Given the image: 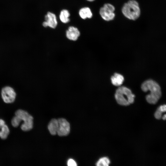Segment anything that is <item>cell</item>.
<instances>
[{
    "label": "cell",
    "mask_w": 166,
    "mask_h": 166,
    "mask_svg": "<svg viewBox=\"0 0 166 166\" xmlns=\"http://www.w3.org/2000/svg\"><path fill=\"white\" fill-rule=\"evenodd\" d=\"M1 95L2 98L5 102L10 103L14 101L16 94L12 88L9 86H6L2 89Z\"/></svg>",
    "instance_id": "cell-6"
},
{
    "label": "cell",
    "mask_w": 166,
    "mask_h": 166,
    "mask_svg": "<svg viewBox=\"0 0 166 166\" xmlns=\"http://www.w3.org/2000/svg\"><path fill=\"white\" fill-rule=\"evenodd\" d=\"M5 124L4 121L2 119H0V132L1 130L2 126Z\"/></svg>",
    "instance_id": "cell-18"
},
{
    "label": "cell",
    "mask_w": 166,
    "mask_h": 166,
    "mask_svg": "<svg viewBox=\"0 0 166 166\" xmlns=\"http://www.w3.org/2000/svg\"><path fill=\"white\" fill-rule=\"evenodd\" d=\"M79 15L83 19L91 18L93 16V13L89 8L87 7L81 8L79 11Z\"/></svg>",
    "instance_id": "cell-11"
},
{
    "label": "cell",
    "mask_w": 166,
    "mask_h": 166,
    "mask_svg": "<svg viewBox=\"0 0 166 166\" xmlns=\"http://www.w3.org/2000/svg\"><path fill=\"white\" fill-rule=\"evenodd\" d=\"M14 117L19 124L22 121H23L21 126L23 131H28L32 128L33 118L26 111L22 109L17 110L15 113Z\"/></svg>",
    "instance_id": "cell-4"
},
{
    "label": "cell",
    "mask_w": 166,
    "mask_h": 166,
    "mask_svg": "<svg viewBox=\"0 0 166 166\" xmlns=\"http://www.w3.org/2000/svg\"><path fill=\"white\" fill-rule=\"evenodd\" d=\"M121 11L126 18L132 20L137 19L140 14L139 3L135 0H129L125 3L122 6Z\"/></svg>",
    "instance_id": "cell-2"
},
{
    "label": "cell",
    "mask_w": 166,
    "mask_h": 166,
    "mask_svg": "<svg viewBox=\"0 0 166 166\" xmlns=\"http://www.w3.org/2000/svg\"><path fill=\"white\" fill-rule=\"evenodd\" d=\"M44 18L45 21L42 24L43 27H49L52 29H55L57 25V21L54 14L49 11L45 15Z\"/></svg>",
    "instance_id": "cell-7"
},
{
    "label": "cell",
    "mask_w": 166,
    "mask_h": 166,
    "mask_svg": "<svg viewBox=\"0 0 166 166\" xmlns=\"http://www.w3.org/2000/svg\"><path fill=\"white\" fill-rule=\"evenodd\" d=\"M141 88L144 92L150 91V93L146 97L147 101L150 104H156L161 97L160 87L156 82L153 80L149 79L144 81L141 85Z\"/></svg>",
    "instance_id": "cell-1"
},
{
    "label": "cell",
    "mask_w": 166,
    "mask_h": 166,
    "mask_svg": "<svg viewBox=\"0 0 166 166\" xmlns=\"http://www.w3.org/2000/svg\"><path fill=\"white\" fill-rule=\"evenodd\" d=\"M164 112L166 113V105H161L157 108L154 114L155 117L157 119H161V114ZM161 118L164 120H166V113L162 116Z\"/></svg>",
    "instance_id": "cell-13"
},
{
    "label": "cell",
    "mask_w": 166,
    "mask_h": 166,
    "mask_svg": "<svg viewBox=\"0 0 166 166\" xmlns=\"http://www.w3.org/2000/svg\"><path fill=\"white\" fill-rule=\"evenodd\" d=\"M86 0L89 2H91L94 1L95 0Z\"/></svg>",
    "instance_id": "cell-19"
},
{
    "label": "cell",
    "mask_w": 166,
    "mask_h": 166,
    "mask_svg": "<svg viewBox=\"0 0 166 166\" xmlns=\"http://www.w3.org/2000/svg\"><path fill=\"white\" fill-rule=\"evenodd\" d=\"M10 130L7 126L5 124L0 132V137L2 139H5L9 134Z\"/></svg>",
    "instance_id": "cell-15"
},
{
    "label": "cell",
    "mask_w": 166,
    "mask_h": 166,
    "mask_svg": "<svg viewBox=\"0 0 166 166\" xmlns=\"http://www.w3.org/2000/svg\"><path fill=\"white\" fill-rule=\"evenodd\" d=\"M80 34V32L78 29L72 26H69L65 33L66 38L69 40L73 41H77Z\"/></svg>",
    "instance_id": "cell-9"
},
{
    "label": "cell",
    "mask_w": 166,
    "mask_h": 166,
    "mask_svg": "<svg viewBox=\"0 0 166 166\" xmlns=\"http://www.w3.org/2000/svg\"><path fill=\"white\" fill-rule=\"evenodd\" d=\"M111 79L112 84L116 86L121 85L124 81L123 76L117 73H115L114 75L111 77Z\"/></svg>",
    "instance_id": "cell-12"
},
{
    "label": "cell",
    "mask_w": 166,
    "mask_h": 166,
    "mask_svg": "<svg viewBox=\"0 0 166 166\" xmlns=\"http://www.w3.org/2000/svg\"><path fill=\"white\" fill-rule=\"evenodd\" d=\"M48 129L52 135L57 134L59 128V123L58 119H53L50 121L48 126Z\"/></svg>",
    "instance_id": "cell-10"
},
{
    "label": "cell",
    "mask_w": 166,
    "mask_h": 166,
    "mask_svg": "<svg viewBox=\"0 0 166 166\" xmlns=\"http://www.w3.org/2000/svg\"><path fill=\"white\" fill-rule=\"evenodd\" d=\"M59 128L57 134L60 136H66L69 133L70 125L65 119L60 118L58 119Z\"/></svg>",
    "instance_id": "cell-8"
},
{
    "label": "cell",
    "mask_w": 166,
    "mask_h": 166,
    "mask_svg": "<svg viewBox=\"0 0 166 166\" xmlns=\"http://www.w3.org/2000/svg\"><path fill=\"white\" fill-rule=\"evenodd\" d=\"M114 6L110 3H105L99 10V14L101 17L105 21H109L113 20L115 14Z\"/></svg>",
    "instance_id": "cell-5"
},
{
    "label": "cell",
    "mask_w": 166,
    "mask_h": 166,
    "mask_svg": "<svg viewBox=\"0 0 166 166\" xmlns=\"http://www.w3.org/2000/svg\"><path fill=\"white\" fill-rule=\"evenodd\" d=\"M67 164L69 166H76L77 164L75 161L73 159H69L68 161Z\"/></svg>",
    "instance_id": "cell-17"
},
{
    "label": "cell",
    "mask_w": 166,
    "mask_h": 166,
    "mask_svg": "<svg viewBox=\"0 0 166 166\" xmlns=\"http://www.w3.org/2000/svg\"><path fill=\"white\" fill-rule=\"evenodd\" d=\"M70 14L66 9L62 10L59 14V19L61 21L64 23H67L69 22Z\"/></svg>",
    "instance_id": "cell-14"
},
{
    "label": "cell",
    "mask_w": 166,
    "mask_h": 166,
    "mask_svg": "<svg viewBox=\"0 0 166 166\" xmlns=\"http://www.w3.org/2000/svg\"><path fill=\"white\" fill-rule=\"evenodd\" d=\"M135 97V95L130 89L124 86L119 87L117 89L115 95L117 103L123 106H127L132 103Z\"/></svg>",
    "instance_id": "cell-3"
},
{
    "label": "cell",
    "mask_w": 166,
    "mask_h": 166,
    "mask_svg": "<svg viewBox=\"0 0 166 166\" xmlns=\"http://www.w3.org/2000/svg\"><path fill=\"white\" fill-rule=\"evenodd\" d=\"M110 163L109 159L106 157H103L100 159L96 163L97 166H108Z\"/></svg>",
    "instance_id": "cell-16"
}]
</instances>
